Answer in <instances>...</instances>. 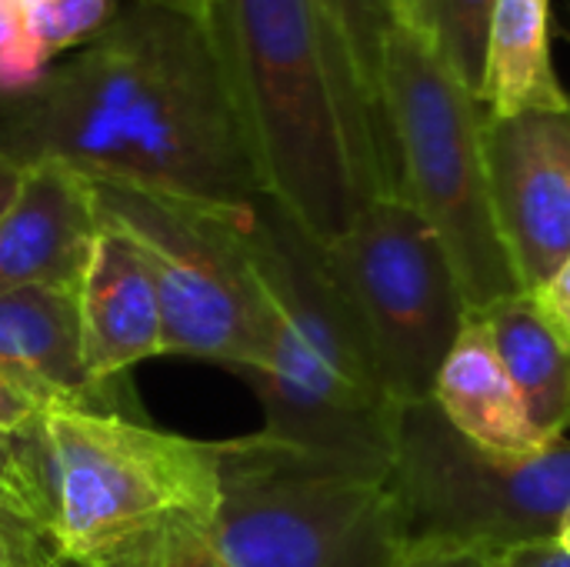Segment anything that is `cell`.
<instances>
[{
	"label": "cell",
	"mask_w": 570,
	"mask_h": 567,
	"mask_svg": "<svg viewBox=\"0 0 570 567\" xmlns=\"http://www.w3.org/2000/svg\"><path fill=\"white\" fill-rule=\"evenodd\" d=\"M0 157L214 207L267 197L207 20L154 0H127L37 84L0 94Z\"/></svg>",
	"instance_id": "cell-1"
},
{
	"label": "cell",
	"mask_w": 570,
	"mask_h": 567,
	"mask_svg": "<svg viewBox=\"0 0 570 567\" xmlns=\"http://www.w3.org/2000/svg\"><path fill=\"white\" fill-rule=\"evenodd\" d=\"M207 27L244 114L264 194L317 244L401 190L384 104L324 0H214Z\"/></svg>",
	"instance_id": "cell-2"
},
{
	"label": "cell",
	"mask_w": 570,
	"mask_h": 567,
	"mask_svg": "<svg viewBox=\"0 0 570 567\" xmlns=\"http://www.w3.org/2000/svg\"><path fill=\"white\" fill-rule=\"evenodd\" d=\"M250 244L274 317L264 361L244 374L264 404V434L394 468L401 408L374 374L324 247L267 197L254 211Z\"/></svg>",
	"instance_id": "cell-3"
},
{
	"label": "cell",
	"mask_w": 570,
	"mask_h": 567,
	"mask_svg": "<svg viewBox=\"0 0 570 567\" xmlns=\"http://www.w3.org/2000/svg\"><path fill=\"white\" fill-rule=\"evenodd\" d=\"M53 545L73 567H164L207 535L220 501V441H194L83 404H50Z\"/></svg>",
	"instance_id": "cell-4"
},
{
	"label": "cell",
	"mask_w": 570,
	"mask_h": 567,
	"mask_svg": "<svg viewBox=\"0 0 570 567\" xmlns=\"http://www.w3.org/2000/svg\"><path fill=\"white\" fill-rule=\"evenodd\" d=\"M207 541L224 567H401L411 555L394 468L277 441H220Z\"/></svg>",
	"instance_id": "cell-5"
},
{
	"label": "cell",
	"mask_w": 570,
	"mask_h": 567,
	"mask_svg": "<svg viewBox=\"0 0 570 567\" xmlns=\"http://www.w3.org/2000/svg\"><path fill=\"white\" fill-rule=\"evenodd\" d=\"M381 100L401 190L451 254L471 314L521 294L491 204L484 104L411 23L394 27L384 43Z\"/></svg>",
	"instance_id": "cell-6"
},
{
	"label": "cell",
	"mask_w": 570,
	"mask_h": 567,
	"mask_svg": "<svg viewBox=\"0 0 570 567\" xmlns=\"http://www.w3.org/2000/svg\"><path fill=\"white\" fill-rule=\"evenodd\" d=\"M100 224L124 231L147 257L164 354L250 374L271 341V301L254 261V207H214L157 190L90 180Z\"/></svg>",
	"instance_id": "cell-7"
},
{
	"label": "cell",
	"mask_w": 570,
	"mask_h": 567,
	"mask_svg": "<svg viewBox=\"0 0 570 567\" xmlns=\"http://www.w3.org/2000/svg\"><path fill=\"white\" fill-rule=\"evenodd\" d=\"M321 247L387 398L397 408L434 401L438 374L471 321L441 237L404 194H387Z\"/></svg>",
	"instance_id": "cell-8"
},
{
	"label": "cell",
	"mask_w": 570,
	"mask_h": 567,
	"mask_svg": "<svg viewBox=\"0 0 570 567\" xmlns=\"http://www.w3.org/2000/svg\"><path fill=\"white\" fill-rule=\"evenodd\" d=\"M394 481L411 548L508 551L558 541L570 508V441L508 458L471 444L434 401L401 408Z\"/></svg>",
	"instance_id": "cell-9"
},
{
	"label": "cell",
	"mask_w": 570,
	"mask_h": 567,
	"mask_svg": "<svg viewBox=\"0 0 570 567\" xmlns=\"http://www.w3.org/2000/svg\"><path fill=\"white\" fill-rule=\"evenodd\" d=\"M484 157L504 251L531 294L570 257V107L488 117Z\"/></svg>",
	"instance_id": "cell-10"
},
{
	"label": "cell",
	"mask_w": 570,
	"mask_h": 567,
	"mask_svg": "<svg viewBox=\"0 0 570 567\" xmlns=\"http://www.w3.org/2000/svg\"><path fill=\"white\" fill-rule=\"evenodd\" d=\"M100 214L87 177L63 164H33L0 214V294L20 287L80 291Z\"/></svg>",
	"instance_id": "cell-11"
},
{
	"label": "cell",
	"mask_w": 570,
	"mask_h": 567,
	"mask_svg": "<svg viewBox=\"0 0 570 567\" xmlns=\"http://www.w3.org/2000/svg\"><path fill=\"white\" fill-rule=\"evenodd\" d=\"M83 368L94 384L164 354V321L157 287L140 247L117 227L100 224L80 291Z\"/></svg>",
	"instance_id": "cell-12"
},
{
	"label": "cell",
	"mask_w": 570,
	"mask_h": 567,
	"mask_svg": "<svg viewBox=\"0 0 570 567\" xmlns=\"http://www.w3.org/2000/svg\"><path fill=\"white\" fill-rule=\"evenodd\" d=\"M0 368L50 404H83L97 391L83 368L80 301L70 287L0 294Z\"/></svg>",
	"instance_id": "cell-13"
},
{
	"label": "cell",
	"mask_w": 570,
	"mask_h": 567,
	"mask_svg": "<svg viewBox=\"0 0 570 567\" xmlns=\"http://www.w3.org/2000/svg\"><path fill=\"white\" fill-rule=\"evenodd\" d=\"M434 404L471 444L491 454L524 458L551 448L534 431L518 388L474 314L438 374Z\"/></svg>",
	"instance_id": "cell-14"
},
{
	"label": "cell",
	"mask_w": 570,
	"mask_h": 567,
	"mask_svg": "<svg viewBox=\"0 0 570 567\" xmlns=\"http://www.w3.org/2000/svg\"><path fill=\"white\" fill-rule=\"evenodd\" d=\"M511 384L518 388L534 431L558 444L570 428V341L544 317L531 294H514L474 314Z\"/></svg>",
	"instance_id": "cell-15"
},
{
	"label": "cell",
	"mask_w": 570,
	"mask_h": 567,
	"mask_svg": "<svg viewBox=\"0 0 570 567\" xmlns=\"http://www.w3.org/2000/svg\"><path fill=\"white\" fill-rule=\"evenodd\" d=\"M481 104L494 120L528 110H568L570 94L551 53V0H498Z\"/></svg>",
	"instance_id": "cell-16"
},
{
	"label": "cell",
	"mask_w": 570,
	"mask_h": 567,
	"mask_svg": "<svg viewBox=\"0 0 570 567\" xmlns=\"http://www.w3.org/2000/svg\"><path fill=\"white\" fill-rule=\"evenodd\" d=\"M53 461L43 418L17 434L0 431V531L53 545Z\"/></svg>",
	"instance_id": "cell-17"
},
{
	"label": "cell",
	"mask_w": 570,
	"mask_h": 567,
	"mask_svg": "<svg viewBox=\"0 0 570 567\" xmlns=\"http://www.w3.org/2000/svg\"><path fill=\"white\" fill-rule=\"evenodd\" d=\"M498 0H424L421 33L434 43L454 77L481 100L488 33Z\"/></svg>",
	"instance_id": "cell-18"
},
{
	"label": "cell",
	"mask_w": 570,
	"mask_h": 567,
	"mask_svg": "<svg viewBox=\"0 0 570 567\" xmlns=\"http://www.w3.org/2000/svg\"><path fill=\"white\" fill-rule=\"evenodd\" d=\"M327 13L334 17L337 30L344 33L367 87L381 100V60H384V43L394 27L404 23L401 3L397 0H324ZM384 104V100H381Z\"/></svg>",
	"instance_id": "cell-19"
},
{
	"label": "cell",
	"mask_w": 570,
	"mask_h": 567,
	"mask_svg": "<svg viewBox=\"0 0 570 567\" xmlns=\"http://www.w3.org/2000/svg\"><path fill=\"white\" fill-rule=\"evenodd\" d=\"M127 0H37L30 10L33 33L50 60L87 43L104 30Z\"/></svg>",
	"instance_id": "cell-20"
},
{
	"label": "cell",
	"mask_w": 570,
	"mask_h": 567,
	"mask_svg": "<svg viewBox=\"0 0 570 567\" xmlns=\"http://www.w3.org/2000/svg\"><path fill=\"white\" fill-rule=\"evenodd\" d=\"M23 0H0V94L23 90L50 70Z\"/></svg>",
	"instance_id": "cell-21"
},
{
	"label": "cell",
	"mask_w": 570,
	"mask_h": 567,
	"mask_svg": "<svg viewBox=\"0 0 570 567\" xmlns=\"http://www.w3.org/2000/svg\"><path fill=\"white\" fill-rule=\"evenodd\" d=\"M43 411H47V404L33 391H27L10 371L0 368V431L17 434V431L30 428L33 421H40Z\"/></svg>",
	"instance_id": "cell-22"
},
{
	"label": "cell",
	"mask_w": 570,
	"mask_h": 567,
	"mask_svg": "<svg viewBox=\"0 0 570 567\" xmlns=\"http://www.w3.org/2000/svg\"><path fill=\"white\" fill-rule=\"evenodd\" d=\"M504 551L491 548H464V545H428L411 548L401 567H498Z\"/></svg>",
	"instance_id": "cell-23"
},
{
	"label": "cell",
	"mask_w": 570,
	"mask_h": 567,
	"mask_svg": "<svg viewBox=\"0 0 570 567\" xmlns=\"http://www.w3.org/2000/svg\"><path fill=\"white\" fill-rule=\"evenodd\" d=\"M531 297L538 301L544 317L570 341V257L538 291H531Z\"/></svg>",
	"instance_id": "cell-24"
},
{
	"label": "cell",
	"mask_w": 570,
	"mask_h": 567,
	"mask_svg": "<svg viewBox=\"0 0 570 567\" xmlns=\"http://www.w3.org/2000/svg\"><path fill=\"white\" fill-rule=\"evenodd\" d=\"M498 567H570V551H564L558 541H531L508 548Z\"/></svg>",
	"instance_id": "cell-25"
},
{
	"label": "cell",
	"mask_w": 570,
	"mask_h": 567,
	"mask_svg": "<svg viewBox=\"0 0 570 567\" xmlns=\"http://www.w3.org/2000/svg\"><path fill=\"white\" fill-rule=\"evenodd\" d=\"M7 567H60V555L50 545H23V541H3Z\"/></svg>",
	"instance_id": "cell-26"
},
{
	"label": "cell",
	"mask_w": 570,
	"mask_h": 567,
	"mask_svg": "<svg viewBox=\"0 0 570 567\" xmlns=\"http://www.w3.org/2000/svg\"><path fill=\"white\" fill-rule=\"evenodd\" d=\"M164 567H224V561L214 555L207 535H197V538L184 541V545L164 561Z\"/></svg>",
	"instance_id": "cell-27"
},
{
	"label": "cell",
	"mask_w": 570,
	"mask_h": 567,
	"mask_svg": "<svg viewBox=\"0 0 570 567\" xmlns=\"http://www.w3.org/2000/svg\"><path fill=\"white\" fill-rule=\"evenodd\" d=\"M20 180H23V170H20L17 164H10L7 157H0V214H3V211H7V204L13 201V194H17Z\"/></svg>",
	"instance_id": "cell-28"
},
{
	"label": "cell",
	"mask_w": 570,
	"mask_h": 567,
	"mask_svg": "<svg viewBox=\"0 0 570 567\" xmlns=\"http://www.w3.org/2000/svg\"><path fill=\"white\" fill-rule=\"evenodd\" d=\"M154 3H167V7H177V10H187V13H194V17H204V20H207V13H210V3H214V0H154Z\"/></svg>",
	"instance_id": "cell-29"
},
{
	"label": "cell",
	"mask_w": 570,
	"mask_h": 567,
	"mask_svg": "<svg viewBox=\"0 0 570 567\" xmlns=\"http://www.w3.org/2000/svg\"><path fill=\"white\" fill-rule=\"evenodd\" d=\"M401 3V13H404V23L411 27H421V13H424V0H397Z\"/></svg>",
	"instance_id": "cell-30"
},
{
	"label": "cell",
	"mask_w": 570,
	"mask_h": 567,
	"mask_svg": "<svg viewBox=\"0 0 570 567\" xmlns=\"http://www.w3.org/2000/svg\"><path fill=\"white\" fill-rule=\"evenodd\" d=\"M558 545L570 551V508L564 511V518H561V528H558Z\"/></svg>",
	"instance_id": "cell-31"
},
{
	"label": "cell",
	"mask_w": 570,
	"mask_h": 567,
	"mask_svg": "<svg viewBox=\"0 0 570 567\" xmlns=\"http://www.w3.org/2000/svg\"><path fill=\"white\" fill-rule=\"evenodd\" d=\"M0 567H7V551H3V538H0Z\"/></svg>",
	"instance_id": "cell-32"
},
{
	"label": "cell",
	"mask_w": 570,
	"mask_h": 567,
	"mask_svg": "<svg viewBox=\"0 0 570 567\" xmlns=\"http://www.w3.org/2000/svg\"><path fill=\"white\" fill-rule=\"evenodd\" d=\"M60 567H73V565H67V561H63V558H60Z\"/></svg>",
	"instance_id": "cell-33"
}]
</instances>
